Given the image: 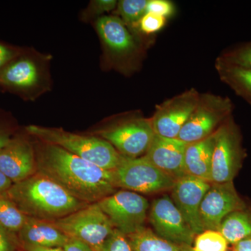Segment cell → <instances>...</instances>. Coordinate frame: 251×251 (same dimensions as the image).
Returning a JSON list of instances; mask_svg holds the SVG:
<instances>
[{
  "instance_id": "obj_29",
  "label": "cell",
  "mask_w": 251,
  "mask_h": 251,
  "mask_svg": "<svg viewBox=\"0 0 251 251\" xmlns=\"http://www.w3.org/2000/svg\"><path fill=\"white\" fill-rule=\"evenodd\" d=\"M175 4L168 0H148L147 5V13H151L163 16V17H171L175 14Z\"/></svg>"
},
{
  "instance_id": "obj_9",
  "label": "cell",
  "mask_w": 251,
  "mask_h": 251,
  "mask_svg": "<svg viewBox=\"0 0 251 251\" xmlns=\"http://www.w3.org/2000/svg\"><path fill=\"white\" fill-rule=\"evenodd\" d=\"M114 227L126 236L145 227L150 204L143 196L126 190H120L98 202Z\"/></svg>"
},
{
  "instance_id": "obj_28",
  "label": "cell",
  "mask_w": 251,
  "mask_h": 251,
  "mask_svg": "<svg viewBox=\"0 0 251 251\" xmlns=\"http://www.w3.org/2000/svg\"><path fill=\"white\" fill-rule=\"evenodd\" d=\"M100 251H133L125 234L114 229L111 234L103 243Z\"/></svg>"
},
{
  "instance_id": "obj_10",
  "label": "cell",
  "mask_w": 251,
  "mask_h": 251,
  "mask_svg": "<svg viewBox=\"0 0 251 251\" xmlns=\"http://www.w3.org/2000/svg\"><path fill=\"white\" fill-rule=\"evenodd\" d=\"M201 93L191 88L156 106L151 118L155 134L167 138H177L196 108Z\"/></svg>"
},
{
  "instance_id": "obj_12",
  "label": "cell",
  "mask_w": 251,
  "mask_h": 251,
  "mask_svg": "<svg viewBox=\"0 0 251 251\" xmlns=\"http://www.w3.org/2000/svg\"><path fill=\"white\" fill-rule=\"evenodd\" d=\"M247 206L236 191L233 181L211 184L203 198L200 210L204 230L219 231L221 223L226 216Z\"/></svg>"
},
{
  "instance_id": "obj_19",
  "label": "cell",
  "mask_w": 251,
  "mask_h": 251,
  "mask_svg": "<svg viewBox=\"0 0 251 251\" xmlns=\"http://www.w3.org/2000/svg\"><path fill=\"white\" fill-rule=\"evenodd\" d=\"M215 133L205 139L188 144L184 155L185 174L211 183Z\"/></svg>"
},
{
  "instance_id": "obj_5",
  "label": "cell",
  "mask_w": 251,
  "mask_h": 251,
  "mask_svg": "<svg viewBox=\"0 0 251 251\" xmlns=\"http://www.w3.org/2000/svg\"><path fill=\"white\" fill-rule=\"evenodd\" d=\"M245 156L242 133L231 116L215 132L211 184L232 182Z\"/></svg>"
},
{
  "instance_id": "obj_7",
  "label": "cell",
  "mask_w": 251,
  "mask_h": 251,
  "mask_svg": "<svg viewBox=\"0 0 251 251\" xmlns=\"http://www.w3.org/2000/svg\"><path fill=\"white\" fill-rule=\"evenodd\" d=\"M113 172L116 187L137 193L151 194L172 190L176 180L163 173L145 156L126 158Z\"/></svg>"
},
{
  "instance_id": "obj_34",
  "label": "cell",
  "mask_w": 251,
  "mask_h": 251,
  "mask_svg": "<svg viewBox=\"0 0 251 251\" xmlns=\"http://www.w3.org/2000/svg\"><path fill=\"white\" fill-rule=\"evenodd\" d=\"M232 251H251V237L234 244Z\"/></svg>"
},
{
  "instance_id": "obj_25",
  "label": "cell",
  "mask_w": 251,
  "mask_h": 251,
  "mask_svg": "<svg viewBox=\"0 0 251 251\" xmlns=\"http://www.w3.org/2000/svg\"><path fill=\"white\" fill-rule=\"evenodd\" d=\"M216 59L226 64L251 69V41L231 46Z\"/></svg>"
},
{
  "instance_id": "obj_36",
  "label": "cell",
  "mask_w": 251,
  "mask_h": 251,
  "mask_svg": "<svg viewBox=\"0 0 251 251\" xmlns=\"http://www.w3.org/2000/svg\"><path fill=\"white\" fill-rule=\"evenodd\" d=\"M25 251H64L62 247H43L37 246H24L22 247Z\"/></svg>"
},
{
  "instance_id": "obj_22",
  "label": "cell",
  "mask_w": 251,
  "mask_h": 251,
  "mask_svg": "<svg viewBox=\"0 0 251 251\" xmlns=\"http://www.w3.org/2000/svg\"><path fill=\"white\" fill-rule=\"evenodd\" d=\"M219 232L231 244L251 237V208L231 213L221 223Z\"/></svg>"
},
{
  "instance_id": "obj_15",
  "label": "cell",
  "mask_w": 251,
  "mask_h": 251,
  "mask_svg": "<svg viewBox=\"0 0 251 251\" xmlns=\"http://www.w3.org/2000/svg\"><path fill=\"white\" fill-rule=\"evenodd\" d=\"M187 145L178 138H167L155 134L144 156L153 166L176 180L186 175L184 155Z\"/></svg>"
},
{
  "instance_id": "obj_30",
  "label": "cell",
  "mask_w": 251,
  "mask_h": 251,
  "mask_svg": "<svg viewBox=\"0 0 251 251\" xmlns=\"http://www.w3.org/2000/svg\"><path fill=\"white\" fill-rule=\"evenodd\" d=\"M20 246L17 234L0 225V251H18Z\"/></svg>"
},
{
  "instance_id": "obj_31",
  "label": "cell",
  "mask_w": 251,
  "mask_h": 251,
  "mask_svg": "<svg viewBox=\"0 0 251 251\" xmlns=\"http://www.w3.org/2000/svg\"><path fill=\"white\" fill-rule=\"evenodd\" d=\"M19 54V52L14 48L0 42V72Z\"/></svg>"
},
{
  "instance_id": "obj_35",
  "label": "cell",
  "mask_w": 251,
  "mask_h": 251,
  "mask_svg": "<svg viewBox=\"0 0 251 251\" xmlns=\"http://www.w3.org/2000/svg\"><path fill=\"white\" fill-rule=\"evenodd\" d=\"M14 183L0 171V194L6 193Z\"/></svg>"
},
{
  "instance_id": "obj_26",
  "label": "cell",
  "mask_w": 251,
  "mask_h": 251,
  "mask_svg": "<svg viewBox=\"0 0 251 251\" xmlns=\"http://www.w3.org/2000/svg\"><path fill=\"white\" fill-rule=\"evenodd\" d=\"M227 241L217 230L206 229L195 237L193 251H227Z\"/></svg>"
},
{
  "instance_id": "obj_4",
  "label": "cell",
  "mask_w": 251,
  "mask_h": 251,
  "mask_svg": "<svg viewBox=\"0 0 251 251\" xmlns=\"http://www.w3.org/2000/svg\"><path fill=\"white\" fill-rule=\"evenodd\" d=\"M234 109L228 97L201 93L197 105L180 131L178 139L188 144L205 139L232 116Z\"/></svg>"
},
{
  "instance_id": "obj_16",
  "label": "cell",
  "mask_w": 251,
  "mask_h": 251,
  "mask_svg": "<svg viewBox=\"0 0 251 251\" xmlns=\"http://www.w3.org/2000/svg\"><path fill=\"white\" fill-rule=\"evenodd\" d=\"M96 27L104 45L112 55L124 58L136 52V41L120 17L101 16L97 20Z\"/></svg>"
},
{
  "instance_id": "obj_20",
  "label": "cell",
  "mask_w": 251,
  "mask_h": 251,
  "mask_svg": "<svg viewBox=\"0 0 251 251\" xmlns=\"http://www.w3.org/2000/svg\"><path fill=\"white\" fill-rule=\"evenodd\" d=\"M215 69L221 82L251 105V69L226 64L217 59Z\"/></svg>"
},
{
  "instance_id": "obj_21",
  "label": "cell",
  "mask_w": 251,
  "mask_h": 251,
  "mask_svg": "<svg viewBox=\"0 0 251 251\" xmlns=\"http://www.w3.org/2000/svg\"><path fill=\"white\" fill-rule=\"evenodd\" d=\"M127 238L133 251H193L191 246L170 242L145 227Z\"/></svg>"
},
{
  "instance_id": "obj_2",
  "label": "cell",
  "mask_w": 251,
  "mask_h": 251,
  "mask_svg": "<svg viewBox=\"0 0 251 251\" xmlns=\"http://www.w3.org/2000/svg\"><path fill=\"white\" fill-rule=\"evenodd\" d=\"M2 195L28 217L49 221L65 217L87 204L38 172L27 179L13 184Z\"/></svg>"
},
{
  "instance_id": "obj_24",
  "label": "cell",
  "mask_w": 251,
  "mask_h": 251,
  "mask_svg": "<svg viewBox=\"0 0 251 251\" xmlns=\"http://www.w3.org/2000/svg\"><path fill=\"white\" fill-rule=\"evenodd\" d=\"M148 0H121L117 3V12L126 25L138 27V23L146 14Z\"/></svg>"
},
{
  "instance_id": "obj_6",
  "label": "cell",
  "mask_w": 251,
  "mask_h": 251,
  "mask_svg": "<svg viewBox=\"0 0 251 251\" xmlns=\"http://www.w3.org/2000/svg\"><path fill=\"white\" fill-rule=\"evenodd\" d=\"M52 222L69 238L78 239L96 251H100L115 229L98 202L87 204L75 212Z\"/></svg>"
},
{
  "instance_id": "obj_17",
  "label": "cell",
  "mask_w": 251,
  "mask_h": 251,
  "mask_svg": "<svg viewBox=\"0 0 251 251\" xmlns=\"http://www.w3.org/2000/svg\"><path fill=\"white\" fill-rule=\"evenodd\" d=\"M39 71L32 59L18 55L0 72V85L16 93H24L36 87Z\"/></svg>"
},
{
  "instance_id": "obj_3",
  "label": "cell",
  "mask_w": 251,
  "mask_h": 251,
  "mask_svg": "<svg viewBox=\"0 0 251 251\" xmlns=\"http://www.w3.org/2000/svg\"><path fill=\"white\" fill-rule=\"evenodd\" d=\"M28 134L44 143L57 145L69 152L90 161L107 171H113L121 162L122 156L111 144L99 136H89L40 126H27Z\"/></svg>"
},
{
  "instance_id": "obj_1",
  "label": "cell",
  "mask_w": 251,
  "mask_h": 251,
  "mask_svg": "<svg viewBox=\"0 0 251 251\" xmlns=\"http://www.w3.org/2000/svg\"><path fill=\"white\" fill-rule=\"evenodd\" d=\"M37 172L49 176L74 198L87 204L116 192L113 172L107 171L51 144L34 147Z\"/></svg>"
},
{
  "instance_id": "obj_38",
  "label": "cell",
  "mask_w": 251,
  "mask_h": 251,
  "mask_svg": "<svg viewBox=\"0 0 251 251\" xmlns=\"http://www.w3.org/2000/svg\"></svg>"
},
{
  "instance_id": "obj_11",
  "label": "cell",
  "mask_w": 251,
  "mask_h": 251,
  "mask_svg": "<svg viewBox=\"0 0 251 251\" xmlns=\"http://www.w3.org/2000/svg\"><path fill=\"white\" fill-rule=\"evenodd\" d=\"M149 221L160 237L192 247L196 235L169 196L165 195L153 201L149 210Z\"/></svg>"
},
{
  "instance_id": "obj_13",
  "label": "cell",
  "mask_w": 251,
  "mask_h": 251,
  "mask_svg": "<svg viewBox=\"0 0 251 251\" xmlns=\"http://www.w3.org/2000/svg\"><path fill=\"white\" fill-rule=\"evenodd\" d=\"M210 186L208 181L186 175L176 179L172 188L171 199L196 235L204 231L200 210Z\"/></svg>"
},
{
  "instance_id": "obj_37",
  "label": "cell",
  "mask_w": 251,
  "mask_h": 251,
  "mask_svg": "<svg viewBox=\"0 0 251 251\" xmlns=\"http://www.w3.org/2000/svg\"><path fill=\"white\" fill-rule=\"evenodd\" d=\"M12 138L9 133L4 130H0V150L6 147L11 141Z\"/></svg>"
},
{
  "instance_id": "obj_18",
  "label": "cell",
  "mask_w": 251,
  "mask_h": 251,
  "mask_svg": "<svg viewBox=\"0 0 251 251\" xmlns=\"http://www.w3.org/2000/svg\"><path fill=\"white\" fill-rule=\"evenodd\" d=\"M21 247H64L69 241L66 235L52 222L28 217L17 233Z\"/></svg>"
},
{
  "instance_id": "obj_8",
  "label": "cell",
  "mask_w": 251,
  "mask_h": 251,
  "mask_svg": "<svg viewBox=\"0 0 251 251\" xmlns=\"http://www.w3.org/2000/svg\"><path fill=\"white\" fill-rule=\"evenodd\" d=\"M99 137L111 144L122 156H145L154 138L151 119L135 117L126 119L97 132Z\"/></svg>"
},
{
  "instance_id": "obj_32",
  "label": "cell",
  "mask_w": 251,
  "mask_h": 251,
  "mask_svg": "<svg viewBox=\"0 0 251 251\" xmlns=\"http://www.w3.org/2000/svg\"><path fill=\"white\" fill-rule=\"evenodd\" d=\"M118 1L115 0H97L92 1L90 10L92 14L99 15L109 12L117 8Z\"/></svg>"
},
{
  "instance_id": "obj_27",
  "label": "cell",
  "mask_w": 251,
  "mask_h": 251,
  "mask_svg": "<svg viewBox=\"0 0 251 251\" xmlns=\"http://www.w3.org/2000/svg\"><path fill=\"white\" fill-rule=\"evenodd\" d=\"M167 18L158 15L146 13L138 23L140 32L145 35H151L161 31L166 25Z\"/></svg>"
},
{
  "instance_id": "obj_33",
  "label": "cell",
  "mask_w": 251,
  "mask_h": 251,
  "mask_svg": "<svg viewBox=\"0 0 251 251\" xmlns=\"http://www.w3.org/2000/svg\"><path fill=\"white\" fill-rule=\"evenodd\" d=\"M63 249L64 251H96L85 243L73 238H69Z\"/></svg>"
},
{
  "instance_id": "obj_14",
  "label": "cell",
  "mask_w": 251,
  "mask_h": 251,
  "mask_svg": "<svg viewBox=\"0 0 251 251\" xmlns=\"http://www.w3.org/2000/svg\"><path fill=\"white\" fill-rule=\"evenodd\" d=\"M0 171L14 184L36 174L37 166L34 146L23 137L12 138L0 150Z\"/></svg>"
},
{
  "instance_id": "obj_23",
  "label": "cell",
  "mask_w": 251,
  "mask_h": 251,
  "mask_svg": "<svg viewBox=\"0 0 251 251\" xmlns=\"http://www.w3.org/2000/svg\"><path fill=\"white\" fill-rule=\"evenodd\" d=\"M27 219V216L20 211L14 202L0 194V225L2 227L18 233Z\"/></svg>"
}]
</instances>
